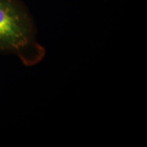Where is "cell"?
<instances>
[{
  "label": "cell",
  "mask_w": 147,
  "mask_h": 147,
  "mask_svg": "<svg viewBox=\"0 0 147 147\" xmlns=\"http://www.w3.org/2000/svg\"><path fill=\"white\" fill-rule=\"evenodd\" d=\"M45 49L38 42L30 11L20 0H0V54L16 56L26 65L39 63Z\"/></svg>",
  "instance_id": "obj_1"
}]
</instances>
